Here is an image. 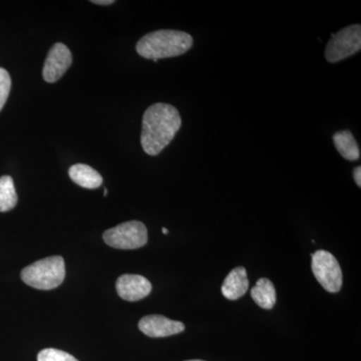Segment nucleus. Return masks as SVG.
I'll use <instances>...</instances> for the list:
<instances>
[{"instance_id": "1", "label": "nucleus", "mask_w": 361, "mask_h": 361, "mask_svg": "<svg viewBox=\"0 0 361 361\" xmlns=\"http://www.w3.org/2000/svg\"><path fill=\"white\" fill-rule=\"evenodd\" d=\"M182 126L179 111L171 104H152L142 116L141 144L145 153L157 156L174 139Z\"/></svg>"}, {"instance_id": "2", "label": "nucleus", "mask_w": 361, "mask_h": 361, "mask_svg": "<svg viewBox=\"0 0 361 361\" xmlns=\"http://www.w3.org/2000/svg\"><path fill=\"white\" fill-rule=\"evenodd\" d=\"M193 37L180 30H161L144 35L137 42V54L142 58L153 59L174 58L186 54L193 47Z\"/></svg>"}, {"instance_id": "3", "label": "nucleus", "mask_w": 361, "mask_h": 361, "mask_svg": "<svg viewBox=\"0 0 361 361\" xmlns=\"http://www.w3.org/2000/svg\"><path fill=\"white\" fill-rule=\"evenodd\" d=\"M21 279L32 288L51 290L63 283L66 277L65 260L61 256L42 259L21 271Z\"/></svg>"}, {"instance_id": "4", "label": "nucleus", "mask_w": 361, "mask_h": 361, "mask_svg": "<svg viewBox=\"0 0 361 361\" xmlns=\"http://www.w3.org/2000/svg\"><path fill=\"white\" fill-rule=\"evenodd\" d=\"M103 238L111 248L133 250L146 245L148 230L140 221H129L106 230Z\"/></svg>"}, {"instance_id": "5", "label": "nucleus", "mask_w": 361, "mask_h": 361, "mask_svg": "<svg viewBox=\"0 0 361 361\" xmlns=\"http://www.w3.org/2000/svg\"><path fill=\"white\" fill-rule=\"evenodd\" d=\"M361 49V26L353 25L342 28L331 39L325 49V59L329 63H336L353 56Z\"/></svg>"}, {"instance_id": "6", "label": "nucleus", "mask_w": 361, "mask_h": 361, "mask_svg": "<svg viewBox=\"0 0 361 361\" xmlns=\"http://www.w3.org/2000/svg\"><path fill=\"white\" fill-rule=\"evenodd\" d=\"M312 257L313 274L325 290L336 293L342 286V271L337 259L325 250H318L311 255Z\"/></svg>"}, {"instance_id": "7", "label": "nucleus", "mask_w": 361, "mask_h": 361, "mask_svg": "<svg viewBox=\"0 0 361 361\" xmlns=\"http://www.w3.org/2000/svg\"><path fill=\"white\" fill-rule=\"evenodd\" d=\"M71 63L73 56L68 47L61 42L54 44L49 49L42 70V77L45 82L49 84L58 82L70 68Z\"/></svg>"}, {"instance_id": "8", "label": "nucleus", "mask_w": 361, "mask_h": 361, "mask_svg": "<svg viewBox=\"0 0 361 361\" xmlns=\"http://www.w3.org/2000/svg\"><path fill=\"white\" fill-rule=\"evenodd\" d=\"M139 329L147 336L168 337L184 331V323L169 319L165 316L149 315L142 317L139 322Z\"/></svg>"}, {"instance_id": "9", "label": "nucleus", "mask_w": 361, "mask_h": 361, "mask_svg": "<svg viewBox=\"0 0 361 361\" xmlns=\"http://www.w3.org/2000/svg\"><path fill=\"white\" fill-rule=\"evenodd\" d=\"M116 289L123 300L135 302L151 293L152 284L141 275L126 274L116 280Z\"/></svg>"}, {"instance_id": "10", "label": "nucleus", "mask_w": 361, "mask_h": 361, "mask_svg": "<svg viewBox=\"0 0 361 361\" xmlns=\"http://www.w3.org/2000/svg\"><path fill=\"white\" fill-rule=\"evenodd\" d=\"M249 288L247 271L244 267H237L226 277L222 285V293L229 300H237L246 293Z\"/></svg>"}, {"instance_id": "11", "label": "nucleus", "mask_w": 361, "mask_h": 361, "mask_svg": "<svg viewBox=\"0 0 361 361\" xmlns=\"http://www.w3.org/2000/svg\"><path fill=\"white\" fill-rule=\"evenodd\" d=\"M71 179L85 189H97L103 184V177L97 171L85 164L71 166L68 170Z\"/></svg>"}, {"instance_id": "12", "label": "nucleus", "mask_w": 361, "mask_h": 361, "mask_svg": "<svg viewBox=\"0 0 361 361\" xmlns=\"http://www.w3.org/2000/svg\"><path fill=\"white\" fill-rule=\"evenodd\" d=\"M251 297L263 310H272L276 303V290L274 285L267 278H261L252 288Z\"/></svg>"}, {"instance_id": "13", "label": "nucleus", "mask_w": 361, "mask_h": 361, "mask_svg": "<svg viewBox=\"0 0 361 361\" xmlns=\"http://www.w3.org/2000/svg\"><path fill=\"white\" fill-rule=\"evenodd\" d=\"M332 139H334L337 151L345 160L356 161L360 159V147L351 132L341 130V132L336 133Z\"/></svg>"}, {"instance_id": "14", "label": "nucleus", "mask_w": 361, "mask_h": 361, "mask_svg": "<svg viewBox=\"0 0 361 361\" xmlns=\"http://www.w3.org/2000/svg\"><path fill=\"white\" fill-rule=\"evenodd\" d=\"M18 204V194L13 178L11 176H2L0 178V212L13 210Z\"/></svg>"}, {"instance_id": "15", "label": "nucleus", "mask_w": 361, "mask_h": 361, "mask_svg": "<svg viewBox=\"0 0 361 361\" xmlns=\"http://www.w3.org/2000/svg\"><path fill=\"white\" fill-rule=\"evenodd\" d=\"M37 361H78L75 356L59 349L47 348L40 351Z\"/></svg>"}, {"instance_id": "16", "label": "nucleus", "mask_w": 361, "mask_h": 361, "mask_svg": "<svg viewBox=\"0 0 361 361\" xmlns=\"http://www.w3.org/2000/svg\"><path fill=\"white\" fill-rule=\"evenodd\" d=\"M11 89V78L8 71L0 68V111L6 104Z\"/></svg>"}, {"instance_id": "17", "label": "nucleus", "mask_w": 361, "mask_h": 361, "mask_svg": "<svg viewBox=\"0 0 361 361\" xmlns=\"http://www.w3.org/2000/svg\"><path fill=\"white\" fill-rule=\"evenodd\" d=\"M353 178H355L356 185H357L358 187H360L361 186V167H360V166H358V167H356L355 169V171H353Z\"/></svg>"}, {"instance_id": "18", "label": "nucleus", "mask_w": 361, "mask_h": 361, "mask_svg": "<svg viewBox=\"0 0 361 361\" xmlns=\"http://www.w3.org/2000/svg\"><path fill=\"white\" fill-rule=\"evenodd\" d=\"M114 0H92V4H99V6H111L114 4Z\"/></svg>"}, {"instance_id": "19", "label": "nucleus", "mask_w": 361, "mask_h": 361, "mask_svg": "<svg viewBox=\"0 0 361 361\" xmlns=\"http://www.w3.org/2000/svg\"><path fill=\"white\" fill-rule=\"evenodd\" d=\"M161 232H163L164 234H169L168 229H166V228H163V229H161Z\"/></svg>"}, {"instance_id": "20", "label": "nucleus", "mask_w": 361, "mask_h": 361, "mask_svg": "<svg viewBox=\"0 0 361 361\" xmlns=\"http://www.w3.org/2000/svg\"><path fill=\"white\" fill-rule=\"evenodd\" d=\"M108 193H109L108 190L104 189V196H106V195H108Z\"/></svg>"}, {"instance_id": "21", "label": "nucleus", "mask_w": 361, "mask_h": 361, "mask_svg": "<svg viewBox=\"0 0 361 361\" xmlns=\"http://www.w3.org/2000/svg\"><path fill=\"white\" fill-rule=\"evenodd\" d=\"M187 361H204V360H187Z\"/></svg>"}]
</instances>
